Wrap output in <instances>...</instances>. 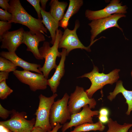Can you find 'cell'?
Instances as JSON below:
<instances>
[{
    "instance_id": "6da1fadb",
    "label": "cell",
    "mask_w": 132,
    "mask_h": 132,
    "mask_svg": "<svg viewBox=\"0 0 132 132\" xmlns=\"http://www.w3.org/2000/svg\"><path fill=\"white\" fill-rule=\"evenodd\" d=\"M10 7L8 11L12 15L11 23H18L27 27L32 34L47 33V29L43 23L42 19L35 18L29 14L22 6L19 0H10Z\"/></svg>"
},
{
    "instance_id": "7a4b0ae2",
    "label": "cell",
    "mask_w": 132,
    "mask_h": 132,
    "mask_svg": "<svg viewBox=\"0 0 132 132\" xmlns=\"http://www.w3.org/2000/svg\"><path fill=\"white\" fill-rule=\"evenodd\" d=\"M63 34L61 30L58 29L53 45L50 47L49 42L44 41L42 46L39 48L40 54L45 59L43 66L39 67V69L47 79L51 70L53 69H55L57 66L56 62L57 57H61V52L58 51V48L59 40Z\"/></svg>"
},
{
    "instance_id": "3957f363",
    "label": "cell",
    "mask_w": 132,
    "mask_h": 132,
    "mask_svg": "<svg viewBox=\"0 0 132 132\" xmlns=\"http://www.w3.org/2000/svg\"><path fill=\"white\" fill-rule=\"evenodd\" d=\"M120 71V69H116L107 74L100 73L98 67L94 65L91 71L77 78L87 77L90 80L91 85L85 92L88 97L91 98L97 91L102 89L105 85L108 84H112L117 82L119 78V73Z\"/></svg>"
},
{
    "instance_id": "277c9868",
    "label": "cell",
    "mask_w": 132,
    "mask_h": 132,
    "mask_svg": "<svg viewBox=\"0 0 132 132\" xmlns=\"http://www.w3.org/2000/svg\"><path fill=\"white\" fill-rule=\"evenodd\" d=\"M56 93L49 97L42 94L39 96V105L35 114L36 116L34 127L39 128L46 132L52 129L49 122V115L51 106L57 96Z\"/></svg>"
},
{
    "instance_id": "5b68a950",
    "label": "cell",
    "mask_w": 132,
    "mask_h": 132,
    "mask_svg": "<svg viewBox=\"0 0 132 132\" xmlns=\"http://www.w3.org/2000/svg\"><path fill=\"white\" fill-rule=\"evenodd\" d=\"M69 96L66 93L61 99L55 101L52 105L50 111L49 122L52 128L57 123L64 124L70 120L71 114L68 107Z\"/></svg>"
},
{
    "instance_id": "8992f818",
    "label": "cell",
    "mask_w": 132,
    "mask_h": 132,
    "mask_svg": "<svg viewBox=\"0 0 132 132\" xmlns=\"http://www.w3.org/2000/svg\"><path fill=\"white\" fill-rule=\"evenodd\" d=\"M26 113L24 112H19L14 110H11V117L7 120L1 121V124L12 132H31L35 123L33 118L30 120L25 119Z\"/></svg>"
},
{
    "instance_id": "52a82bcc",
    "label": "cell",
    "mask_w": 132,
    "mask_h": 132,
    "mask_svg": "<svg viewBox=\"0 0 132 132\" xmlns=\"http://www.w3.org/2000/svg\"><path fill=\"white\" fill-rule=\"evenodd\" d=\"M80 26L79 21L76 20L74 29L71 30L67 28L65 30L59 40L58 48L65 49L67 56L71 51L75 49H84L89 52L91 51L90 47L92 44H90L89 46L86 47L81 43L78 37L77 31Z\"/></svg>"
},
{
    "instance_id": "ba28073f",
    "label": "cell",
    "mask_w": 132,
    "mask_h": 132,
    "mask_svg": "<svg viewBox=\"0 0 132 132\" xmlns=\"http://www.w3.org/2000/svg\"><path fill=\"white\" fill-rule=\"evenodd\" d=\"M97 102L94 98H89L84 88L77 86L74 91L71 93L68 103V107L71 114L78 113L81 109L88 105L91 109H94Z\"/></svg>"
},
{
    "instance_id": "9c48e42d",
    "label": "cell",
    "mask_w": 132,
    "mask_h": 132,
    "mask_svg": "<svg viewBox=\"0 0 132 132\" xmlns=\"http://www.w3.org/2000/svg\"><path fill=\"white\" fill-rule=\"evenodd\" d=\"M126 16L124 14L116 13L108 17L92 21L88 24L91 28L90 44H93L96 41L94 40L99 34L110 28L116 27L123 32L122 29L118 25L117 22L121 18Z\"/></svg>"
},
{
    "instance_id": "30bf717a",
    "label": "cell",
    "mask_w": 132,
    "mask_h": 132,
    "mask_svg": "<svg viewBox=\"0 0 132 132\" xmlns=\"http://www.w3.org/2000/svg\"><path fill=\"white\" fill-rule=\"evenodd\" d=\"M13 73L20 81L28 85L33 91L44 90L47 88V79L43 74L34 73L28 70H17Z\"/></svg>"
},
{
    "instance_id": "8fae6325",
    "label": "cell",
    "mask_w": 132,
    "mask_h": 132,
    "mask_svg": "<svg viewBox=\"0 0 132 132\" xmlns=\"http://www.w3.org/2000/svg\"><path fill=\"white\" fill-rule=\"evenodd\" d=\"M118 0H112L103 9L96 11L87 10L85 11V17L90 21L109 17L113 13L124 14L127 13V7L126 5L122 6Z\"/></svg>"
},
{
    "instance_id": "7c38bea8",
    "label": "cell",
    "mask_w": 132,
    "mask_h": 132,
    "mask_svg": "<svg viewBox=\"0 0 132 132\" xmlns=\"http://www.w3.org/2000/svg\"><path fill=\"white\" fill-rule=\"evenodd\" d=\"M88 105L83 107L80 112L72 114L69 122L64 124L62 127V132H65L69 128L73 126L76 127L84 123H93L92 117L99 115V111L92 110Z\"/></svg>"
},
{
    "instance_id": "4fadbf2b",
    "label": "cell",
    "mask_w": 132,
    "mask_h": 132,
    "mask_svg": "<svg viewBox=\"0 0 132 132\" xmlns=\"http://www.w3.org/2000/svg\"><path fill=\"white\" fill-rule=\"evenodd\" d=\"M24 31L23 28L21 27L4 33L0 36V48L6 49L10 52H15L18 48L22 44Z\"/></svg>"
},
{
    "instance_id": "5bb4252c",
    "label": "cell",
    "mask_w": 132,
    "mask_h": 132,
    "mask_svg": "<svg viewBox=\"0 0 132 132\" xmlns=\"http://www.w3.org/2000/svg\"><path fill=\"white\" fill-rule=\"evenodd\" d=\"M23 38L22 44L27 46L26 50L31 52L36 59L43 60L44 58L40 54L38 46L39 43L44 41L45 38L42 33L32 34L29 31H24L23 33Z\"/></svg>"
},
{
    "instance_id": "9a60e30c",
    "label": "cell",
    "mask_w": 132,
    "mask_h": 132,
    "mask_svg": "<svg viewBox=\"0 0 132 132\" xmlns=\"http://www.w3.org/2000/svg\"><path fill=\"white\" fill-rule=\"evenodd\" d=\"M61 53V59L59 64L55 68V72L52 77L47 80V85L50 87L53 94L56 92L60 80L65 73V63L67 56L66 50L62 48Z\"/></svg>"
},
{
    "instance_id": "2e32d148",
    "label": "cell",
    "mask_w": 132,
    "mask_h": 132,
    "mask_svg": "<svg viewBox=\"0 0 132 132\" xmlns=\"http://www.w3.org/2000/svg\"><path fill=\"white\" fill-rule=\"evenodd\" d=\"M1 57L6 58L12 61L17 66L22 68L24 70L34 71L43 74L39 69L41 67V65L37 64L31 63L24 60L19 57L15 52H10L2 51L0 52Z\"/></svg>"
},
{
    "instance_id": "e0dca14e",
    "label": "cell",
    "mask_w": 132,
    "mask_h": 132,
    "mask_svg": "<svg viewBox=\"0 0 132 132\" xmlns=\"http://www.w3.org/2000/svg\"><path fill=\"white\" fill-rule=\"evenodd\" d=\"M119 93H121L126 100V103L128 105V109L126 113L127 115H129L132 111V90H128L126 89L123 85L121 81L117 82L113 91L109 93L107 98L111 101Z\"/></svg>"
},
{
    "instance_id": "ac0fdd59",
    "label": "cell",
    "mask_w": 132,
    "mask_h": 132,
    "mask_svg": "<svg viewBox=\"0 0 132 132\" xmlns=\"http://www.w3.org/2000/svg\"><path fill=\"white\" fill-rule=\"evenodd\" d=\"M41 12L43 23L50 32L51 38L50 43L53 45L55 39L56 31L59 26V22L56 20L49 12L41 8Z\"/></svg>"
},
{
    "instance_id": "d6986e66",
    "label": "cell",
    "mask_w": 132,
    "mask_h": 132,
    "mask_svg": "<svg viewBox=\"0 0 132 132\" xmlns=\"http://www.w3.org/2000/svg\"><path fill=\"white\" fill-rule=\"evenodd\" d=\"M83 4L82 0H69L66 11L62 19L59 22V26L64 30L67 28L70 19L77 13Z\"/></svg>"
},
{
    "instance_id": "ffe728a7",
    "label": "cell",
    "mask_w": 132,
    "mask_h": 132,
    "mask_svg": "<svg viewBox=\"0 0 132 132\" xmlns=\"http://www.w3.org/2000/svg\"><path fill=\"white\" fill-rule=\"evenodd\" d=\"M68 3L66 2L60 1L58 0H51L49 3V12L57 21L60 22L63 18Z\"/></svg>"
},
{
    "instance_id": "44dd1931",
    "label": "cell",
    "mask_w": 132,
    "mask_h": 132,
    "mask_svg": "<svg viewBox=\"0 0 132 132\" xmlns=\"http://www.w3.org/2000/svg\"><path fill=\"white\" fill-rule=\"evenodd\" d=\"M105 128V126L99 121L95 123H86L78 125L70 132H82L91 131H103Z\"/></svg>"
},
{
    "instance_id": "7402d4cb",
    "label": "cell",
    "mask_w": 132,
    "mask_h": 132,
    "mask_svg": "<svg viewBox=\"0 0 132 132\" xmlns=\"http://www.w3.org/2000/svg\"><path fill=\"white\" fill-rule=\"evenodd\" d=\"M107 123L108 129L106 132H128L132 127V123H124L121 125L111 118L109 119Z\"/></svg>"
},
{
    "instance_id": "603a6c76",
    "label": "cell",
    "mask_w": 132,
    "mask_h": 132,
    "mask_svg": "<svg viewBox=\"0 0 132 132\" xmlns=\"http://www.w3.org/2000/svg\"><path fill=\"white\" fill-rule=\"evenodd\" d=\"M17 68V66L12 61L6 58L0 57V71L14 72Z\"/></svg>"
},
{
    "instance_id": "cb8c5ba5",
    "label": "cell",
    "mask_w": 132,
    "mask_h": 132,
    "mask_svg": "<svg viewBox=\"0 0 132 132\" xmlns=\"http://www.w3.org/2000/svg\"><path fill=\"white\" fill-rule=\"evenodd\" d=\"M13 90L7 85L6 80L0 82V98L4 99L10 95Z\"/></svg>"
},
{
    "instance_id": "d4e9b609",
    "label": "cell",
    "mask_w": 132,
    "mask_h": 132,
    "mask_svg": "<svg viewBox=\"0 0 132 132\" xmlns=\"http://www.w3.org/2000/svg\"><path fill=\"white\" fill-rule=\"evenodd\" d=\"M34 8L37 14L38 19H42L41 14V8L40 5V0H27Z\"/></svg>"
},
{
    "instance_id": "484cf974",
    "label": "cell",
    "mask_w": 132,
    "mask_h": 132,
    "mask_svg": "<svg viewBox=\"0 0 132 132\" xmlns=\"http://www.w3.org/2000/svg\"><path fill=\"white\" fill-rule=\"evenodd\" d=\"M12 18V15L11 13L8 11L0 9V21L9 22Z\"/></svg>"
},
{
    "instance_id": "4316f807",
    "label": "cell",
    "mask_w": 132,
    "mask_h": 132,
    "mask_svg": "<svg viewBox=\"0 0 132 132\" xmlns=\"http://www.w3.org/2000/svg\"><path fill=\"white\" fill-rule=\"evenodd\" d=\"M11 23L8 22L0 21V36L11 29Z\"/></svg>"
},
{
    "instance_id": "83f0119b",
    "label": "cell",
    "mask_w": 132,
    "mask_h": 132,
    "mask_svg": "<svg viewBox=\"0 0 132 132\" xmlns=\"http://www.w3.org/2000/svg\"><path fill=\"white\" fill-rule=\"evenodd\" d=\"M11 111H9L3 107L0 104V117L3 119L7 118L11 114Z\"/></svg>"
},
{
    "instance_id": "f1b7e54d",
    "label": "cell",
    "mask_w": 132,
    "mask_h": 132,
    "mask_svg": "<svg viewBox=\"0 0 132 132\" xmlns=\"http://www.w3.org/2000/svg\"><path fill=\"white\" fill-rule=\"evenodd\" d=\"M10 1L9 0H0V7L5 10L8 11L10 7L9 3H8Z\"/></svg>"
},
{
    "instance_id": "f546056e",
    "label": "cell",
    "mask_w": 132,
    "mask_h": 132,
    "mask_svg": "<svg viewBox=\"0 0 132 132\" xmlns=\"http://www.w3.org/2000/svg\"><path fill=\"white\" fill-rule=\"evenodd\" d=\"M9 72H8L0 71V82L7 79L9 76Z\"/></svg>"
},
{
    "instance_id": "4dcf8cb0",
    "label": "cell",
    "mask_w": 132,
    "mask_h": 132,
    "mask_svg": "<svg viewBox=\"0 0 132 132\" xmlns=\"http://www.w3.org/2000/svg\"><path fill=\"white\" fill-rule=\"evenodd\" d=\"M99 119L102 123H107L109 119L108 116L100 115H99Z\"/></svg>"
},
{
    "instance_id": "1f68e13d",
    "label": "cell",
    "mask_w": 132,
    "mask_h": 132,
    "mask_svg": "<svg viewBox=\"0 0 132 132\" xmlns=\"http://www.w3.org/2000/svg\"><path fill=\"white\" fill-rule=\"evenodd\" d=\"M99 115L108 116L109 114L108 110L106 108H102L100 109L99 111Z\"/></svg>"
},
{
    "instance_id": "d6a6232c",
    "label": "cell",
    "mask_w": 132,
    "mask_h": 132,
    "mask_svg": "<svg viewBox=\"0 0 132 132\" xmlns=\"http://www.w3.org/2000/svg\"><path fill=\"white\" fill-rule=\"evenodd\" d=\"M0 132H12L3 125L0 124Z\"/></svg>"
},
{
    "instance_id": "836d02e7",
    "label": "cell",
    "mask_w": 132,
    "mask_h": 132,
    "mask_svg": "<svg viewBox=\"0 0 132 132\" xmlns=\"http://www.w3.org/2000/svg\"><path fill=\"white\" fill-rule=\"evenodd\" d=\"M62 125L59 123H57L55 126L53 128L52 130L46 132H57L59 129L62 128Z\"/></svg>"
},
{
    "instance_id": "e575fe53",
    "label": "cell",
    "mask_w": 132,
    "mask_h": 132,
    "mask_svg": "<svg viewBox=\"0 0 132 132\" xmlns=\"http://www.w3.org/2000/svg\"><path fill=\"white\" fill-rule=\"evenodd\" d=\"M48 0H40V2L41 4V8L43 10L45 11L46 4Z\"/></svg>"
},
{
    "instance_id": "d590c367",
    "label": "cell",
    "mask_w": 132,
    "mask_h": 132,
    "mask_svg": "<svg viewBox=\"0 0 132 132\" xmlns=\"http://www.w3.org/2000/svg\"><path fill=\"white\" fill-rule=\"evenodd\" d=\"M31 132H46L41 128L34 127L33 128Z\"/></svg>"
},
{
    "instance_id": "8d00e7d4",
    "label": "cell",
    "mask_w": 132,
    "mask_h": 132,
    "mask_svg": "<svg viewBox=\"0 0 132 132\" xmlns=\"http://www.w3.org/2000/svg\"><path fill=\"white\" fill-rule=\"evenodd\" d=\"M132 132V130H130L129 132Z\"/></svg>"
},
{
    "instance_id": "74e56055",
    "label": "cell",
    "mask_w": 132,
    "mask_h": 132,
    "mask_svg": "<svg viewBox=\"0 0 132 132\" xmlns=\"http://www.w3.org/2000/svg\"><path fill=\"white\" fill-rule=\"evenodd\" d=\"M131 76L132 77V70L131 72Z\"/></svg>"
}]
</instances>
